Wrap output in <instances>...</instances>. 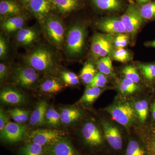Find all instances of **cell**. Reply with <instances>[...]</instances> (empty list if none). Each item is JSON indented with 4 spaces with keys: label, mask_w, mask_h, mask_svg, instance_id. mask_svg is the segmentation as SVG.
Here are the masks:
<instances>
[{
    "label": "cell",
    "mask_w": 155,
    "mask_h": 155,
    "mask_svg": "<svg viewBox=\"0 0 155 155\" xmlns=\"http://www.w3.org/2000/svg\"><path fill=\"white\" fill-rule=\"evenodd\" d=\"M152 116L153 118L155 120V103L154 104L153 107Z\"/></svg>",
    "instance_id": "cell-45"
},
{
    "label": "cell",
    "mask_w": 155,
    "mask_h": 155,
    "mask_svg": "<svg viewBox=\"0 0 155 155\" xmlns=\"http://www.w3.org/2000/svg\"><path fill=\"white\" fill-rule=\"evenodd\" d=\"M114 48L112 35L97 33L92 38L91 51L94 59L112 55Z\"/></svg>",
    "instance_id": "cell-4"
},
{
    "label": "cell",
    "mask_w": 155,
    "mask_h": 155,
    "mask_svg": "<svg viewBox=\"0 0 155 155\" xmlns=\"http://www.w3.org/2000/svg\"><path fill=\"white\" fill-rule=\"evenodd\" d=\"M97 72L94 65L91 62H87L84 65L81 72V79L84 83L89 85L97 73Z\"/></svg>",
    "instance_id": "cell-27"
},
{
    "label": "cell",
    "mask_w": 155,
    "mask_h": 155,
    "mask_svg": "<svg viewBox=\"0 0 155 155\" xmlns=\"http://www.w3.org/2000/svg\"><path fill=\"white\" fill-rule=\"evenodd\" d=\"M19 153L21 155H44V147L33 143H28L20 148Z\"/></svg>",
    "instance_id": "cell-28"
},
{
    "label": "cell",
    "mask_w": 155,
    "mask_h": 155,
    "mask_svg": "<svg viewBox=\"0 0 155 155\" xmlns=\"http://www.w3.org/2000/svg\"><path fill=\"white\" fill-rule=\"evenodd\" d=\"M107 75L101 73L97 72L94 76L91 83L89 84V87H101L105 86L107 83Z\"/></svg>",
    "instance_id": "cell-39"
},
{
    "label": "cell",
    "mask_w": 155,
    "mask_h": 155,
    "mask_svg": "<svg viewBox=\"0 0 155 155\" xmlns=\"http://www.w3.org/2000/svg\"><path fill=\"white\" fill-rule=\"evenodd\" d=\"M46 155H78L70 141L64 137L44 147Z\"/></svg>",
    "instance_id": "cell-9"
},
{
    "label": "cell",
    "mask_w": 155,
    "mask_h": 155,
    "mask_svg": "<svg viewBox=\"0 0 155 155\" xmlns=\"http://www.w3.org/2000/svg\"><path fill=\"white\" fill-rule=\"evenodd\" d=\"M122 73L125 78L130 79L134 82L138 84L140 81V78L136 68L131 65L125 66L122 69Z\"/></svg>",
    "instance_id": "cell-35"
},
{
    "label": "cell",
    "mask_w": 155,
    "mask_h": 155,
    "mask_svg": "<svg viewBox=\"0 0 155 155\" xmlns=\"http://www.w3.org/2000/svg\"><path fill=\"white\" fill-rule=\"evenodd\" d=\"M61 123L69 125L80 119L82 116V112L79 109L72 107L63 108L60 113Z\"/></svg>",
    "instance_id": "cell-18"
},
{
    "label": "cell",
    "mask_w": 155,
    "mask_h": 155,
    "mask_svg": "<svg viewBox=\"0 0 155 155\" xmlns=\"http://www.w3.org/2000/svg\"><path fill=\"white\" fill-rule=\"evenodd\" d=\"M38 79L37 71L29 66H21L14 69V82L22 87L30 88L35 85Z\"/></svg>",
    "instance_id": "cell-8"
},
{
    "label": "cell",
    "mask_w": 155,
    "mask_h": 155,
    "mask_svg": "<svg viewBox=\"0 0 155 155\" xmlns=\"http://www.w3.org/2000/svg\"><path fill=\"white\" fill-rule=\"evenodd\" d=\"M25 17L20 15L13 16L8 18L2 22V27L8 32H13L23 28L25 23Z\"/></svg>",
    "instance_id": "cell-19"
},
{
    "label": "cell",
    "mask_w": 155,
    "mask_h": 155,
    "mask_svg": "<svg viewBox=\"0 0 155 155\" xmlns=\"http://www.w3.org/2000/svg\"><path fill=\"white\" fill-rule=\"evenodd\" d=\"M64 88L61 81L54 78L45 79L40 85V91L46 94H54L59 92Z\"/></svg>",
    "instance_id": "cell-20"
},
{
    "label": "cell",
    "mask_w": 155,
    "mask_h": 155,
    "mask_svg": "<svg viewBox=\"0 0 155 155\" xmlns=\"http://www.w3.org/2000/svg\"><path fill=\"white\" fill-rule=\"evenodd\" d=\"M114 47L125 48L130 42V38L127 33H120L113 37Z\"/></svg>",
    "instance_id": "cell-36"
},
{
    "label": "cell",
    "mask_w": 155,
    "mask_h": 155,
    "mask_svg": "<svg viewBox=\"0 0 155 155\" xmlns=\"http://www.w3.org/2000/svg\"><path fill=\"white\" fill-rule=\"evenodd\" d=\"M139 10L144 21L155 20V0L143 5Z\"/></svg>",
    "instance_id": "cell-30"
},
{
    "label": "cell",
    "mask_w": 155,
    "mask_h": 155,
    "mask_svg": "<svg viewBox=\"0 0 155 155\" xmlns=\"http://www.w3.org/2000/svg\"><path fill=\"white\" fill-rule=\"evenodd\" d=\"M53 8L62 14L72 12L78 5V0H50Z\"/></svg>",
    "instance_id": "cell-21"
},
{
    "label": "cell",
    "mask_w": 155,
    "mask_h": 155,
    "mask_svg": "<svg viewBox=\"0 0 155 155\" xmlns=\"http://www.w3.org/2000/svg\"><path fill=\"white\" fill-rule=\"evenodd\" d=\"M22 2L24 4H27L28 5V3L30 2L31 0H21Z\"/></svg>",
    "instance_id": "cell-46"
},
{
    "label": "cell",
    "mask_w": 155,
    "mask_h": 155,
    "mask_svg": "<svg viewBox=\"0 0 155 155\" xmlns=\"http://www.w3.org/2000/svg\"><path fill=\"white\" fill-rule=\"evenodd\" d=\"M134 108L139 120L144 123L148 114V104L145 100L138 101L135 103Z\"/></svg>",
    "instance_id": "cell-31"
},
{
    "label": "cell",
    "mask_w": 155,
    "mask_h": 155,
    "mask_svg": "<svg viewBox=\"0 0 155 155\" xmlns=\"http://www.w3.org/2000/svg\"><path fill=\"white\" fill-rule=\"evenodd\" d=\"M96 26L101 31L110 35L126 33L125 26L121 18L108 17L98 20Z\"/></svg>",
    "instance_id": "cell-10"
},
{
    "label": "cell",
    "mask_w": 155,
    "mask_h": 155,
    "mask_svg": "<svg viewBox=\"0 0 155 155\" xmlns=\"http://www.w3.org/2000/svg\"><path fill=\"white\" fill-rule=\"evenodd\" d=\"M112 56L115 61L122 63L129 62L132 58L130 53L124 48H114Z\"/></svg>",
    "instance_id": "cell-34"
},
{
    "label": "cell",
    "mask_w": 155,
    "mask_h": 155,
    "mask_svg": "<svg viewBox=\"0 0 155 155\" xmlns=\"http://www.w3.org/2000/svg\"><path fill=\"white\" fill-rule=\"evenodd\" d=\"M144 45L147 47L153 48H155V40L152 41L146 42Z\"/></svg>",
    "instance_id": "cell-43"
},
{
    "label": "cell",
    "mask_w": 155,
    "mask_h": 155,
    "mask_svg": "<svg viewBox=\"0 0 155 155\" xmlns=\"http://www.w3.org/2000/svg\"><path fill=\"white\" fill-rule=\"evenodd\" d=\"M28 5L31 12L41 22L54 9L50 0H31Z\"/></svg>",
    "instance_id": "cell-12"
},
{
    "label": "cell",
    "mask_w": 155,
    "mask_h": 155,
    "mask_svg": "<svg viewBox=\"0 0 155 155\" xmlns=\"http://www.w3.org/2000/svg\"><path fill=\"white\" fill-rule=\"evenodd\" d=\"M105 137L109 144L116 150L121 149L122 146V136L118 128L106 121L102 122Z\"/></svg>",
    "instance_id": "cell-13"
},
{
    "label": "cell",
    "mask_w": 155,
    "mask_h": 155,
    "mask_svg": "<svg viewBox=\"0 0 155 155\" xmlns=\"http://www.w3.org/2000/svg\"><path fill=\"white\" fill-rule=\"evenodd\" d=\"M7 52V46L5 41L3 37L0 38V57L1 59L5 56Z\"/></svg>",
    "instance_id": "cell-41"
},
{
    "label": "cell",
    "mask_w": 155,
    "mask_h": 155,
    "mask_svg": "<svg viewBox=\"0 0 155 155\" xmlns=\"http://www.w3.org/2000/svg\"><path fill=\"white\" fill-rule=\"evenodd\" d=\"M26 131V127L22 124L10 122L1 132V137L9 143H17L22 140Z\"/></svg>",
    "instance_id": "cell-11"
},
{
    "label": "cell",
    "mask_w": 155,
    "mask_h": 155,
    "mask_svg": "<svg viewBox=\"0 0 155 155\" xmlns=\"http://www.w3.org/2000/svg\"><path fill=\"white\" fill-rule=\"evenodd\" d=\"M145 151L135 140L129 141L126 149V155H145Z\"/></svg>",
    "instance_id": "cell-37"
},
{
    "label": "cell",
    "mask_w": 155,
    "mask_h": 155,
    "mask_svg": "<svg viewBox=\"0 0 155 155\" xmlns=\"http://www.w3.org/2000/svg\"><path fill=\"white\" fill-rule=\"evenodd\" d=\"M64 135V132L56 129H36L31 131L28 134V143H33L43 147L46 146Z\"/></svg>",
    "instance_id": "cell-7"
},
{
    "label": "cell",
    "mask_w": 155,
    "mask_h": 155,
    "mask_svg": "<svg viewBox=\"0 0 155 155\" xmlns=\"http://www.w3.org/2000/svg\"><path fill=\"white\" fill-rule=\"evenodd\" d=\"M37 34L33 29L22 28L17 32L16 39L18 43L22 45H27L32 43L35 40Z\"/></svg>",
    "instance_id": "cell-22"
},
{
    "label": "cell",
    "mask_w": 155,
    "mask_h": 155,
    "mask_svg": "<svg viewBox=\"0 0 155 155\" xmlns=\"http://www.w3.org/2000/svg\"><path fill=\"white\" fill-rule=\"evenodd\" d=\"M48 104L44 100L39 101L31 114L29 124L33 126H41L45 124V116Z\"/></svg>",
    "instance_id": "cell-16"
},
{
    "label": "cell",
    "mask_w": 155,
    "mask_h": 155,
    "mask_svg": "<svg viewBox=\"0 0 155 155\" xmlns=\"http://www.w3.org/2000/svg\"><path fill=\"white\" fill-rule=\"evenodd\" d=\"M139 134L146 143L150 155H155V124L139 127Z\"/></svg>",
    "instance_id": "cell-15"
},
{
    "label": "cell",
    "mask_w": 155,
    "mask_h": 155,
    "mask_svg": "<svg viewBox=\"0 0 155 155\" xmlns=\"http://www.w3.org/2000/svg\"><path fill=\"white\" fill-rule=\"evenodd\" d=\"M120 18L125 26L126 33L133 42L137 34L144 21L139 9L134 5H130L125 14Z\"/></svg>",
    "instance_id": "cell-5"
},
{
    "label": "cell",
    "mask_w": 155,
    "mask_h": 155,
    "mask_svg": "<svg viewBox=\"0 0 155 155\" xmlns=\"http://www.w3.org/2000/svg\"><path fill=\"white\" fill-rule=\"evenodd\" d=\"M9 121V116L2 108L0 109V132H2L8 125Z\"/></svg>",
    "instance_id": "cell-40"
},
{
    "label": "cell",
    "mask_w": 155,
    "mask_h": 155,
    "mask_svg": "<svg viewBox=\"0 0 155 155\" xmlns=\"http://www.w3.org/2000/svg\"><path fill=\"white\" fill-rule=\"evenodd\" d=\"M61 116L54 108H50L48 109L45 116V123L52 127H59L61 123Z\"/></svg>",
    "instance_id": "cell-32"
},
{
    "label": "cell",
    "mask_w": 155,
    "mask_h": 155,
    "mask_svg": "<svg viewBox=\"0 0 155 155\" xmlns=\"http://www.w3.org/2000/svg\"><path fill=\"white\" fill-rule=\"evenodd\" d=\"M86 37V27L81 23L72 25L67 33L66 51L69 56H78L83 51Z\"/></svg>",
    "instance_id": "cell-2"
},
{
    "label": "cell",
    "mask_w": 155,
    "mask_h": 155,
    "mask_svg": "<svg viewBox=\"0 0 155 155\" xmlns=\"http://www.w3.org/2000/svg\"><path fill=\"white\" fill-rule=\"evenodd\" d=\"M97 9L101 11H116L122 8L120 0H91Z\"/></svg>",
    "instance_id": "cell-23"
},
{
    "label": "cell",
    "mask_w": 155,
    "mask_h": 155,
    "mask_svg": "<svg viewBox=\"0 0 155 155\" xmlns=\"http://www.w3.org/2000/svg\"><path fill=\"white\" fill-rule=\"evenodd\" d=\"M24 60L27 66L37 71L50 73L54 69L52 54L45 48H38L34 50L25 56Z\"/></svg>",
    "instance_id": "cell-1"
},
{
    "label": "cell",
    "mask_w": 155,
    "mask_h": 155,
    "mask_svg": "<svg viewBox=\"0 0 155 155\" xmlns=\"http://www.w3.org/2000/svg\"><path fill=\"white\" fill-rule=\"evenodd\" d=\"M21 10L17 3L10 0H2L0 2V14L1 16L19 15Z\"/></svg>",
    "instance_id": "cell-24"
},
{
    "label": "cell",
    "mask_w": 155,
    "mask_h": 155,
    "mask_svg": "<svg viewBox=\"0 0 155 155\" xmlns=\"http://www.w3.org/2000/svg\"><path fill=\"white\" fill-rule=\"evenodd\" d=\"M138 88L137 84L126 78L124 77L119 83V90L123 94H132L136 91Z\"/></svg>",
    "instance_id": "cell-33"
},
{
    "label": "cell",
    "mask_w": 155,
    "mask_h": 155,
    "mask_svg": "<svg viewBox=\"0 0 155 155\" xmlns=\"http://www.w3.org/2000/svg\"><path fill=\"white\" fill-rule=\"evenodd\" d=\"M81 131L84 140L89 144L95 146L102 143V137L101 132L93 122H88L84 124Z\"/></svg>",
    "instance_id": "cell-14"
},
{
    "label": "cell",
    "mask_w": 155,
    "mask_h": 155,
    "mask_svg": "<svg viewBox=\"0 0 155 155\" xmlns=\"http://www.w3.org/2000/svg\"><path fill=\"white\" fill-rule=\"evenodd\" d=\"M8 72V68L5 64L3 63L0 64V80L1 82H2L7 76Z\"/></svg>",
    "instance_id": "cell-42"
},
{
    "label": "cell",
    "mask_w": 155,
    "mask_h": 155,
    "mask_svg": "<svg viewBox=\"0 0 155 155\" xmlns=\"http://www.w3.org/2000/svg\"><path fill=\"white\" fill-rule=\"evenodd\" d=\"M44 28L51 41L58 47L64 43L65 29L63 22L58 17L49 15L43 21Z\"/></svg>",
    "instance_id": "cell-6"
},
{
    "label": "cell",
    "mask_w": 155,
    "mask_h": 155,
    "mask_svg": "<svg viewBox=\"0 0 155 155\" xmlns=\"http://www.w3.org/2000/svg\"><path fill=\"white\" fill-rule=\"evenodd\" d=\"M107 111L114 120L125 127L133 123L137 116L134 107L125 102L115 104L108 107Z\"/></svg>",
    "instance_id": "cell-3"
},
{
    "label": "cell",
    "mask_w": 155,
    "mask_h": 155,
    "mask_svg": "<svg viewBox=\"0 0 155 155\" xmlns=\"http://www.w3.org/2000/svg\"><path fill=\"white\" fill-rule=\"evenodd\" d=\"M143 76L149 82H153L155 80V63L137 64Z\"/></svg>",
    "instance_id": "cell-29"
},
{
    "label": "cell",
    "mask_w": 155,
    "mask_h": 155,
    "mask_svg": "<svg viewBox=\"0 0 155 155\" xmlns=\"http://www.w3.org/2000/svg\"><path fill=\"white\" fill-rule=\"evenodd\" d=\"M96 65L99 72L107 76H114V71L110 56L100 58L97 61Z\"/></svg>",
    "instance_id": "cell-26"
},
{
    "label": "cell",
    "mask_w": 155,
    "mask_h": 155,
    "mask_svg": "<svg viewBox=\"0 0 155 155\" xmlns=\"http://www.w3.org/2000/svg\"><path fill=\"white\" fill-rule=\"evenodd\" d=\"M64 82L70 85H75L79 83V78L76 74L72 72H64L61 75Z\"/></svg>",
    "instance_id": "cell-38"
},
{
    "label": "cell",
    "mask_w": 155,
    "mask_h": 155,
    "mask_svg": "<svg viewBox=\"0 0 155 155\" xmlns=\"http://www.w3.org/2000/svg\"><path fill=\"white\" fill-rule=\"evenodd\" d=\"M0 98L1 101L8 104H20L25 100L24 96L20 92L11 88L4 89L1 92Z\"/></svg>",
    "instance_id": "cell-17"
},
{
    "label": "cell",
    "mask_w": 155,
    "mask_h": 155,
    "mask_svg": "<svg viewBox=\"0 0 155 155\" xmlns=\"http://www.w3.org/2000/svg\"><path fill=\"white\" fill-rule=\"evenodd\" d=\"M101 94V89L100 87L89 86L77 104H92L99 97Z\"/></svg>",
    "instance_id": "cell-25"
},
{
    "label": "cell",
    "mask_w": 155,
    "mask_h": 155,
    "mask_svg": "<svg viewBox=\"0 0 155 155\" xmlns=\"http://www.w3.org/2000/svg\"><path fill=\"white\" fill-rule=\"evenodd\" d=\"M151 0H137L138 3H140V4H146L151 2Z\"/></svg>",
    "instance_id": "cell-44"
}]
</instances>
